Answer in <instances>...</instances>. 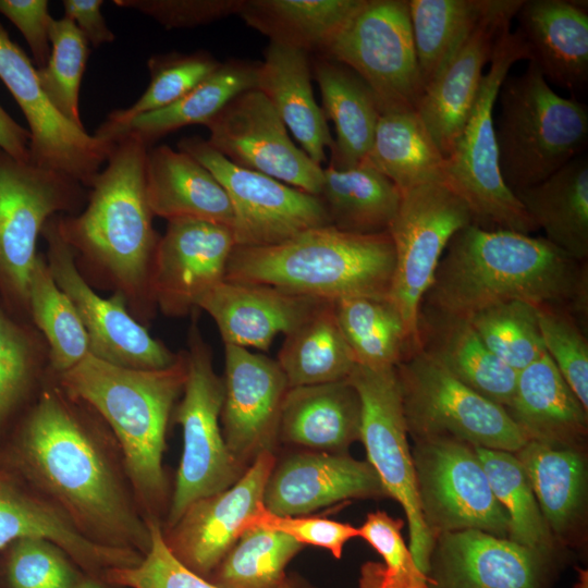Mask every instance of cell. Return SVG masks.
<instances>
[{
    "label": "cell",
    "instance_id": "bcb514c9",
    "mask_svg": "<svg viewBox=\"0 0 588 588\" xmlns=\"http://www.w3.org/2000/svg\"><path fill=\"white\" fill-rule=\"evenodd\" d=\"M488 0H409L413 38L424 86L487 8Z\"/></svg>",
    "mask_w": 588,
    "mask_h": 588
},
{
    "label": "cell",
    "instance_id": "2e32d148",
    "mask_svg": "<svg viewBox=\"0 0 588 588\" xmlns=\"http://www.w3.org/2000/svg\"><path fill=\"white\" fill-rule=\"evenodd\" d=\"M57 217H51L41 231L47 243L46 260L56 283L76 308L88 335L89 354L133 369H162L174 364L179 354L149 334L121 295L103 298L91 289L59 233Z\"/></svg>",
    "mask_w": 588,
    "mask_h": 588
},
{
    "label": "cell",
    "instance_id": "4fadbf2b",
    "mask_svg": "<svg viewBox=\"0 0 588 588\" xmlns=\"http://www.w3.org/2000/svg\"><path fill=\"white\" fill-rule=\"evenodd\" d=\"M321 56L358 74L375 94L380 113L417 109L425 86L407 0H366Z\"/></svg>",
    "mask_w": 588,
    "mask_h": 588
},
{
    "label": "cell",
    "instance_id": "484cf974",
    "mask_svg": "<svg viewBox=\"0 0 588 588\" xmlns=\"http://www.w3.org/2000/svg\"><path fill=\"white\" fill-rule=\"evenodd\" d=\"M22 538L53 542L83 574L97 579L127 561L125 550L85 537L53 502L16 471L0 469V550Z\"/></svg>",
    "mask_w": 588,
    "mask_h": 588
},
{
    "label": "cell",
    "instance_id": "680465c9",
    "mask_svg": "<svg viewBox=\"0 0 588 588\" xmlns=\"http://www.w3.org/2000/svg\"><path fill=\"white\" fill-rule=\"evenodd\" d=\"M102 0H63L64 17L79 29L88 45L97 48L113 42L114 34L108 27L101 12Z\"/></svg>",
    "mask_w": 588,
    "mask_h": 588
},
{
    "label": "cell",
    "instance_id": "4316f807",
    "mask_svg": "<svg viewBox=\"0 0 588 588\" xmlns=\"http://www.w3.org/2000/svg\"><path fill=\"white\" fill-rule=\"evenodd\" d=\"M587 1L523 0L517 32L549 83L571 91L588 83Z\"/></svg>",
    "mask_w": 588,
    "mask_h": 588
},
{
    "label": "cell",
    "instance_id": "6da1fadb",
    "mask_svg": "<svg viewBox=\"0 0 588 588\" xmlns=\"http://www.w3.org/2000/svg\"><path fill=\"white\" fill-rule=\"evenodd\" d=\"M15 471L88 539L143 555L151 538L119 448L105 422L61 387L48 385L12 449Z\"/></svg>",
    "mask_w": 588,
    "mask_h": 588
},
{
    "label": "cell",
    "instance_id": "f35d334b",
    "mask_svg": "<svg viewBox=\"0 0 588 588\" xmlns=\"http://www.w3.org/2000/svg\"><path fill=\"white\" fill-rule=\"evenodd\" d=\"M530 482L549 529L566 531L586 494L587 469L574 445L528 440L514 453Z\"/></svg>",
    "mask_w": 588,
    "mask_h": 588
},
{
    "label": "cell",
    "instance_id": "816d5d0a",
    "mask_svg": "<svg viewBox=\"0 0 588 588\" xmlns=\"http://www.w3.org/2000/svg\"><path fill=\"white\" fill-rule=\"evenodd\" d=\"M538 322L546 353L563 379L588 409V343L571 311L538 306Z\"/></svg>",
    "mask_w": 588,
    "mask_h": 588
},
{
    "label": "cell",
    "instance_id": "f907efd6",
    "mask_svg": "<svg viewBox=\"0 0 588 588\" xmlns=\"http://www.w3.org/2000/svg\"><path fill=\"white\" fill-rule=\"evenodd\" d=\"M41 341L0 307V427L34 384L44 359Z\"/></svg>",
    "mask_w": 588,
    "mask_h": 588
},
{
    "label": "cell",
    "instance_id": "e575fe53",
    "mask_svg": "<svg viewBox=\"0 0 588 588\" xmlns=\"http://www.w3.org/2000/svg\"><path fill=\"white\" fill-rule=\"evenodd\" d=\"M366 0H244L238 15L270 42L323 54Z\"/></svg>",
    "mask_w": 588,
    "mask_h": 588
},
{
    "label": "cell",
    "instance_id": "3957f363",
    "mask_svg": "<svg viewBox=\"0 0 588 588\" xmlns=\"http://www.w3.org/2000/svg\"><path fill=\"white\" fill-rule=\"evenodd\" d=\"M148 147L124 136L94 180L85 208L58 215V230L76 264L123 297L142 323L156 306L150 275L160 236L146 194Z\"/></svg>",
    "mask_w": 588,
    "mask_h": 588
},
{
    "label": "cell",
    "instance_id": "d590c367",
    "mask_svg": "<svg viewBox=\"0 0 588 588\" xmlns=\"http://www.w3.org/2000/svg\"><path fill=\"white\" fill-rule=\"evenodd\" d=\"M363 162L385 175L401 192L427 183L446 184L445 158L416 109L380 113Z\"/></svg>",
    "mask_w": 588,
    "mask_h": 588
},
{
    "label": "cell",
    "instance_id": "1f68e13d",
    "mask_svg": "<svg viewBox=\"0 0 588 588\" xmlns=\"http://www.w3.org/2000/svg\"><path fill=\"white\" fill-rule=\"evenodd\" d=\"M505 409L528 440L574 445L587 431V409L547 353L517 372Z\"/></svg>",
    "mask_w": 588,
    "mask_h": 588
},
{
    "label": "cell",
    "instance_id": "681fc988",
    "mask_svg": "<svg viewBox=\"0 0 588 588\" xmlns=\"http://www.w3.org/2000/svg\"><path fill=\"white\" fill-rule=\"evenodd\" d=\"M83 573L53 542L22 538L5 548L0 588H76Z\"/></svg>",
    "mask_w": 588,
    "mask_h": 588
},
{
    "label": "cell",
    "instance_id": "8d00e7d4",
    "mask_svg": "<svg viewBox=\"0 0 588 588\" xmlns=\"http://www.w3.org/2000/svg\"><path fill=\"white\" fill-rule=\"evenodd\" d=\"M320 199L335 229L355 234L388 232L402 198L400 188L366 162L323 169Z\"/></svg>",
    "mask_w": 588,
    "mask_h": 588
},
{
    "label": "cell",
    "instance_id": "52a82bcc",
    "mask_svg": "<svg viewBox=\"0 0 588 588\" xmlns=\"http://www.w3.org/2000/svg\"><path fill=\"white\" fill-rule=\"evenodd\" d=\"M510 27L498 38L466 123L445 158V176L446 185L466 204L475 224L529 234L537 228L500 172L493 118L499 90L511 68L530 60L524 39Z\"/></svg>",
    "mask_w": 588,
    "mask_h": 588
},
{
    "label": "cell",
    "instance_id": "603a6c76",
    "mask_svg": "<svg viewBox=\"0 0 588 588\" xmlns=\"http://www.w3.org/2000/svg\"><path fill=\"white\" fill-rule=\"evenodd\" d=\"M428 588H543V555L479 529L434 539Z\"/></svg>",
    "mask_w": 588,
    "mask_h": 588
},
{
    "label": "cell",
    "instance_id": "d6a6232c",
    "mask_svg": "<svg viewBox=\"0 0 588 588\" xmlns=\"http://www.w3.org/2000/svg\"><path fill=\"white\" fill-rule=\"evenodd\" d=\"M314 75L322 111L335 128L329 166L344 170L362 163L373 142L380 109L371 88L348 66L319 56Z\"/></svg>",
    "mask_w": 588,
    "mask_h": 588
},
{
    "label": "cell",
    "instance_id": "836d02e7",
    "mask_svg": "<svg viewBox=\"0 0 588 588\" xmlns=\"http://www.w3.org/2000/svg\"><path fill=\"white\" fill-rule=\"evenodd\" d=\"M546 238L579 262L588 257V159L579 155L542 182L514 192Z\"/></svg>",
    "mask_w": 588,
    "mask_h": 588
},
{
    "label": "cell",
    "instance_id": "5bb4252c",
    "mask_svg": "<svg viewBox=\"0 0 588 588\" xmlns=\"http://www.w3.org/2000/svg\"><path fill=\"white\" fill-rule=\"evenodd\" d=\"M177 149L201 163L225 189L237 247L275 245L310 229L331 225L319 196L234 164L203 137H184Z\"/></svg>",
    "mask_w": 588,
    "mask_h": 588
},
{
    "label": "cell",
    "instance_id": "83f0119b",
    "mask_svg": "<svg viewBox=\"0 0 588 588\" xmlns=\"http://www.w3.org/2000/svg\"><path fill=\"white\" fill-rule=\"evenodd\" d=\"M417 329L422 352L477 393L509 406L517 372L485 345L467 319L421 305Z\"/></svg>",
    "mask_w": 588,
    "mask_h": 588
},
{
    "label": "cell",
    "instance_id": "7c38bea8",
    "mask_svg": "<svg viewBox=\"0 0 588 588\" xmlns=\"http://www.w3.org/2000/svg\"><path fill=\"white\" fill-rule=\"evenodd\" d=\"M474 223L466 204L444 183L402 191L388 232L394 247L389 299L405 323L413 350L419 347L418 317L444 250L461 229Z\"/></svg>",
    "mask_w": 588,
    "mask_h": 588
},
{
    "label": "cell",
    "instance_id": "ee69618b",
    "mask_svg": "<svg viewBox=\"0 0 588 588\" xmlns=\"http://www.w3.org/2000/svg\"><path fill=\"white\" fill-rule=\"evenodd\" d=\"M302 548L280 531L249 527L207 579L220 588H290L285 568Z\"/></svg>",
    "mask_w": 588,
    "mask_h": 588
},
{
    "label": "cell",
    "instance_id": "cb8c5ba5",
    "mask_svg": "<svg viewBox=\"0 0 588 588\" xmlns=\"http://www.w3.org/2000/svg\"><path fill=\"white\" fill-rule=\"evenodd\" d=\"M366 461L345 453L301 452L274 464L262 504L271 513L299 516L350 499L384 497Z\"/></svg>",
    "mask_w": 588,
    "mask_h": 588
},
{
    "label": "cell",
    "instance_id": "6f0895ef",
    "mask_svg": "<svg viewBox=\"0 0 588 588\" xmlns=\"http://www.w3.org/2000/svg\"><path fill=\"white\" fill-rule=\"evenodd\" d=\"M0 13L22 34L30 49L35 68H44L50 57V24L47 0H0Z\"/></svg>",
    "mask_w": 588,
    "mask_h": 588
},
{
    "label": "cell",
    "instance_id": "8fae6325",
    "mask_svg": "<svg viewBox=\"0 0 588 588\" xmlns=\"http://www.w3.org/2000/svg\"><path fill=\"white\" fill-rule=\"evenodd\" d=\"M347 381L360 400V440L367 462L377 473L385 494L403 507L409 530L408 549L418 569L427 576L434 539L420 510L396 368L372 369L356 365Z\"/></svg>",
    "mask_w": 588,
    "mask_h": 588
},
{
    "label": "cell",
    "instance_id": "f546056e",
    "mask_svg": "<svg viewBox=\"0 0 588 588\" xmlns=\"http://www.w3.org/2000/svg\"><path fill=\"white\" fill-rule=\"evenodd\" d=\"M360 400L346 380L289 388L279 439L317 452L345 453L360 440Z\"/></svg>",
    "mask_w": 588,
    "mask_h": 588
},
{
    "label": "cell",
    "instance_id": "30bf717a",
    "mask_svg": "<svg viewBox=\"0 0 588 588\" xmlns=\"http://www.w3.org/2000/svg\"><path fill=\"white\" fill-rule=\"evenodd\" d=\"M86 187L59 172L21 162L0 149V292L27 313L37 240L56 215H76Z\"/></svg>",
    "mask_w": 588,
    "mask_h": 588
},
{
    "label": "cell",
    "instance_id": "6125c7cd",
    "mask_svg": "<svg viewBox=\"0 0 588 588\" xmlns=\"http://www.w3.org/2000/svg\"><path fill=\"white\" fill-rule=\"evenodd\" d=\"M106 583L83 574L76 588H105Z\"/></svg>",
    "mask_w": 588,
    "mask_h": 588
},
{
    "label": "cell",
    "instance_id": "5b68a950",
    "mask_svg": "<svg viewBox=\"0 0 588 588\" xmlns=\"http://www.w3.org/2000/svg\"><path fill=\"white\" fill-rule=\"evenodd\" d=\"M394 261L389 232L355 234L326 225L275 245L235 246L224 279L331 302L388 298Z\"/></svg>",
    "mask_w": 588,
    "mask_h": 588
},
{
    "label": "cell",
    "instance_id": "9f6ffc18",
    "mask_svg": "<svg viewBox=\"0 0 588 588\" xmlns=\"http://www.w3.org/2000/svg\"><path fill=\"white\" fill-rule=\"evenodd\" d=\"M244 0H114L123 9L138 11L167 29L193 28L240 13Z\"/></svg>",
    "mask_w": 588,
    "mask_h": 588
},
{
    "label": "cell",
    "instance_id": "7a4b0ae2",
    "mask_svg": "<svg viewBox=\"0 0 588 588\" xmlns=\"http://www.w3.org/2000/svg\"><path fill=\"white\" fill-rule=\"evenodd\" d=\"M587 289L586 264L546 237L470 223L449 242L421 305L465 319L510 301L586 315Z\"/></svg>",
    "mask_w": 588,
    "mask_h": 588
},
{
    "label": "cell",
    "instance_id": "e0dca14e",
    "mask_svg": "<svg viewBox=\"0 0 588 588\" xmlns=\"http://www.w3.org/2000/svg\"><path fill=\"white\" fill-rule=\"evenodd\" d=\"M0 79L28 124L30 162L66 175L89 188L115 144L89 135L50 102L37 69L0 23Z\"/></svg>",
    "mask_w": 588,
    "mask_h": 588
},
{
    "label": "cell",
    "instance_id": "277c9868",
    "mask_svg": "<svg viewBox=\"0 0 588 588\" xmlns=\"http://www.w3.org/2000/svg\"><path fill=\"white\" fill-rule=\"evenodd\" d=\"M186 373L182 351L162 369L121 367L88 354L56 377L66 394L91 408L110 430L146 520H159L168 501L166 433Z\"/></svg>",
    "mask_w": 588,
    "mask_h": 588
},
{
    "label": "cell",
    "instance_id": "f6af8a7d",
    "mask_svg": "<svg viewBox=\"0 0 588 588\" xmlns=\"http://www.w3.org/2000/svg\"><path fill=\"white\" fill-rule=\"evenodd\" d=\"M494 498L510 517L509 539L546 555L551 534L527 475L512 452L473 446Z\"/></svg>",
    "mask_w": 588,
    "mask_h": 588
},
{
    "label": "cell",
    "instance_id": "7dc6e473",
    "mask_svg": "<svg viewBox=\"0 0 588 588\" xmlns=\"http://www.w3.org/2000/svg\"><path fill=\"white\" fill-rule=\"evenodd\" d=\"M467 320L485 345L516 372L546 354L536 305L510 301L485 308Z\"/></svg>",
    "mask_w": 588,
    "mask_h": 588
},
{
    "label": "cell",
    "instance_id": "b9f144b4",
    "mask_svg": "<svg viewBox=\"0 0 588 588\" xmlns=\"http://www.w3.org/2000/svg\"><path fill=\"white\" fill-rule=\"evenodd\" d=\"M27 313L46 339L48 369L56 377L89 354L88 335L76 308L56 283L42 254L30 272Z\"/></svg>",
    "mask_w": 588,
    "mask_h": 588
},
{
    "label": "cell",
    "instance_id": "d6986e66",
    "mask_svg": "<svg viewBox=\"0 0 588 588\" xmlns=\"http://www.w3.org/2000/svg\"><path fill=\"white\" fill-rule=\"evenodd\" d=\"M522 3L488 0L483 13L425 87L416 110L444 158L462 133L498 38Z\"/></svg>",
    "mask_w": 588,
    "mask_h": 588
},
{
    "label": "cell",
    "instance_id": "c3c4849f",
    "mask_svg": "<svg viewBox=\"0 0 588 588\" xmlns=\"http://www.w3.org/2000/svg\"><path fill=\"white\" fill-rule=\"evenodd\" d=\"M51 52L47 64L37 70L41 89L53 107L69 121L85 128L79 114V89L89 54L88 42L69 19H52Z\"/></svg>",
    "mask_w": 588,
    "mask_h": 588
},
{
    "label": "cell",
    "instance_id": "7402d4cb",
    "mask_svg": "<svg viewBox=\"0 0 588 588\" xmlns=\"http://www.w3.org/2000/svg\"><path fill=\"white\" fill-rule=\"evenodd\" d=\"M224 399L220 424L225 444L244 467L272 452L289 390L281 367L266 355L224 345Z\"/></svg>",
    "mask_w": 588,
    "mask_h": 588
},
{
    "label": "cell",
    "instance_id": "9c48e42d",
    "mask_svg": "<svg viewBox=\"0 0 588 588\" xmlns=\"http://www.w3.org/2000/svg\"><path fill=\"white\" fill-rule=\"evenodd\" d=\"M408 432L515 453L528 438L506 409L453 377L419 347L397 365Z\"/></svg>",
    "mask_w": 588,
    "mask_h": 588
},
{
    "label": "cell",
    "instance_id": "74e56055",
    "mask_svg": "<svg viewBox=\"0 0 588 588\" xmlns=\"http://www.w3.org/2000/svg\"><path fill=\"white\" fill-rule=\"evenodd\" d=\"M277 363L289 388L346 380L356 366L338 324L333 302H323L285 335Z\"/></svg>",
    "mask_w": 588,
    "mask_h": 588
},
{
    "label": "cell",
    "instance_id": "7bdbcfd3",
    "mask_svg": "<svg viewBox=\"0 0 588 588\" xmlns=\"http://www.w3.org/2000/svg\"><path fill=\"white\" fill-rule=\"evenodd\" d=\"M220 64L204 50L151 56L147 63L150 82L146 90L132 106L110 112L94 135L115 144L122 131L133 120L174 103L213 73Z\"/></svg>",
    "mask_w": 588,
    "mask_h": 588
},
{
    "label": "cell",
    "instance_id": "9a60e30c",
    "mask_svg": "<svg viewBox=\"0 0 588 588\" xmlns=\"http://www.w3.org/2000/svg\"><path fill=\"white\" fill-rule=\"evenodd\" d=\"M412 454L421 514L433 539L464 529L509 538L510 517L473 446L445 438L422 439Z\"/></svg>",
    "mask_w": 588,
    "mask_h": 588
},
{
    "label": "cell",
    "instance_id": "d4e9b609",
    "mask_svg": "<svg viewBox=\"0 0 588 588\" xmlns=\"http://www.w3.org/2000/svg\"><path fill=\"white\" fill-rule=\"evenodd\" d=\"M323 302L258 283L223 280L198 302L216 322L224 345L269 350L273 339L293 331Z\"/></svg>",
    "mask_w": 588,
    "mask_h": 588
},
{
    "label": "cell",
    "instance_id": "f1b7e54d",
    "mask_svg": "<svg viewBox=\"0 0 588 588\" xmlns=\"http://www.w3.org/2000/svg\"><path fill=\"white\" fill-rule=\"evenodd\" d=\"M146 194L154 216L196 219L232 226L233 211L222 185L201 163L167 145L148 148Z\"/></svg>",
    "mask_w": 588,
    "mask_h": 588
},
{
    "label": "cell",
    "instance_id": "f5cc1de1",
    "mask_svg": "<svg viewBox=\"0 0 588 588\" xmlns=\"http://www.w3.org/2000/svg\"><path fill=\"white\" fill-rule=\"evenodd\" d=\"M147 522L151 538L149 550L137 565L108 571L103 577L107 585L122 588H220L187 568L172 554L163 540L159 520Z\"/></svg>",
    "mask_w": 588,
    "mask_h": 588
},
{
    "label": "cell",
    "instance_id": "ba28073f",
    "mask_svg": "<svg viewBox=\"0 0 588 588\" xmlns=\"http://www.w3.org/2000/svg\"><path fill=\"white\" fill-rule=\"evenodd\" d=\"M184 353L186 380L173 414L182 428L183 451L163 528L175 524L197 500L231 487L246 470L225 444L220 425L223 378L213 369L211 350L196 320Z\"/></svg>",
    "mask_w": 588,
    "mask_h": 588
},
{
    "label": "cell",
    "instance_id": "60d3db41",
    "mask_svg": "<svg viewBox=\"0 0 588 588\" xmlns=\"http://www.w3.org/2000/svg\"><path fill=\"white\" fill-rule=\"evenodd\" d=\"M333 306L356 365L372 369L396 367L414 351L403 318L389 298L344 297L334 301Z\"/></svg>",
    "mask_w": 588,
    "mask_h": 588
},
{
    "label": "cell",
    "instance_id": "91938a15",
    "mask_svg": "<svg viewBox=\"0 0 588 588\" xmlns=\"http://www.w3.org/2000/svg\"><path fill=\"white\" fill-rule=\"evenodd\" d=\"M30 135L0 105V149L21 162H30Z\"/></svg>",
    "mask_w": 588,
    "mask_h": 588
},
{
    "label": "cell",
    "instance_id": "ffe728a7",
    "mask_svg": "<svg viewBox=\"0 0 588 588\" xmlns=\"http://www.w3.org/2000/svg\"><path fill=\"white\" fill-rule=\"evenodd\" d=\"M235 247L230 226L196 219L168 221L150 275L156 306L169 317L186 316L225 278Z\"/></svg>",
    "mask_w": 588,
    "mask_h": 588
},
{
    "label": "cell",
    "instance_id": "db71d44e",
    "mask_svg": "<svg viewBox=\"0 0 588 588\" xmlns=\"http://www.w3.org/2000/svg\"><path fill=\"white\" fill-rule=\"evenodd\" d=\"M403 522L385 512L367 515L358 528L366 540L383 559L387 588H428V578L416 566L401 529Z\"/></svg>",
    "mask_w": 588,
    "mask_h": 588
},
{
    "label": "cell",
    "instance_id": "44dd1931",
    "mask_svg": "<svg viewBox=\"0 0 588 588\" xmlns=\"http://www.w3.org/2000/svg\"><path fill=\"white\" fill-rule=\"evenodd\" d=\"M272 452L259 454L228 489L197 500L175 524L163 528V540L187 568L207 578L235 544L247 518L262 504Z\"/></svg>",
    "mask_w": 588,
    "mask_h": 588
},
{
    "label": "cell",
    "instance_id": "4dcf8cb0",
    "mask_svg": "<svg viewBox=\"0 0 588 588\" xmlns=\"http://www.w3.org/2000/svg\"><path fill=\"white\" fill-rule=\"evenodd\" d=\"M310 77L307 52L269 42L258 65L256 89L269 99L303 151L320 166L334 138L315 100Z\"/></svg>",
    "mask_w": 588,
    "mask_h": 588
},
{
    "label": "cell",
    "instance_id": "94428289",
    "mask_svg": "<svg viewBox=\"0 0 588 588\" xmlns=\"http://www.w3.org/2000/svg\"><path fill=\"white\" fill-rule=\"evenodd\" d=\"M359 588H387L383 564L366 562L360 568Z\"/></svg>",
    "mask_w": 588,
    "mask_h": 588
},
{
    "label": "cell",
    "instance_id": "ac0fdd59",
    "mask_svg": "<svg viewBox=\"0 0 588 588\" xmlns=\"http://www.w3.org/2000/svg\"><path fill=\"white\" fill-rule=\"evenodd\" d=\"M205 126L207 143L234 164L319 196L323 169L294 145L275 109L258 89L234 97Z\"/></svg>",
    "mask_w": 588,
    "mask_h": 588
},
{
    "label": "cell",
    "instance_id": "11a10c76",
    "mask_svg": "<svg viewBox=\"0 0 588 588\" xmlns=\"http://www.w3.org/2000/svg\"><path fill=\"white\" fill-rule=\"evenodd\" d=\"M249 527H260L280 531L301 544H311L331 552L335 559H341L344 544L354 537H359L358 528L318 516L279 515L268 511L261 504L250 515L244 530Z\"/></svg>",
    "mask_w": 588,
    "mask_h": 588
},
{
    "label": "cell",
    "instance_id": "8992f818",
    "mask_svg": "<svg viewBox=\"0 0 588 588\" xmlns=\"http://www.w3.org/2000/svg\"><path fill=\"white\" fill-rule=\"evenodd\" d=\"M498 99L499 168L513 193L542 182L586 146L587 106L555 93L532 61L520 75H507Z\"/></svg>",
    "mask_w": 588,
    "mask_h": 588
},
{
    "label": "cell",
    "instance_id": "ab89813d",
    "mask_svg": "<svg viewBox=\"0 0 588 588\" xmlns=\"http://www.w3.org/2000/svg\"><path fill=\"white\" fill-rule=\"evenodd\" d=\"M258 65L242 60L221 63L174 103L137 117L122 131L118 140L131 136L149 148L150 144L179 128L206 125L234 97L256 88Z\"/></svg>",
    "mask_w": 588,
    "mask_h": 588
}]
</instances>
